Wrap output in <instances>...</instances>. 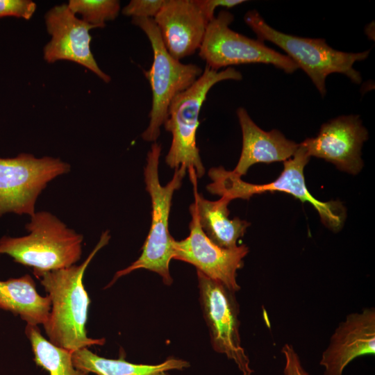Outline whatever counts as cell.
Instances as JSON below:
<instances>
[{"instance_id": "obj_24", "label": "cell", "mask_w": 375, "mask_h": 375, "mask_svg": "<svg viewBox=\"0 0 375 375\" xmlns=\"http://www.w3.org/2000/svg\"><path fill=\"white\" fill-rule=\"evenodd\" d=\"M281 352L285 358L284 375H310L303 367L300 358L290 344L282 347Z\"/></svg>"}, {"instance_id": "obj_21", "label": "cell", "mask_w": 375, "mask_h": 375, "mask_svg": "<svg viewBox=\"0 0 375 375\" xmlns=\"http://www.w3.org/2000/svg\"><path fill=\"white\" fill-rule=\"evenodd\" d=\"M67 6L75 15H81L84 22L103 28L108 21L114 20L120 11L117 0H69Z\"/></svg>"}, {"instance_id": "obj_14", "label": "cell", "mask_w": 375, "mask_h": 375, "mask_svg": "<svg viewBox=\"0 0 375 375\" xmlns=\"http://www.w3.org/2000/svg\"><path fill=\"white\" fill-rule=\"evenodd\" d=\"M375 354V310L365 308L348 315L331 337L323 351L320 365L324 375H342L354 359Z\"/></svg>"}, {"instance_id": "obj_18", "label": "cell", "mask_w": 375, "mask_h": 375, "mask_svg": "<svg viewBox=\"0 0 375 375\" xmlns=\"http://www.w3.org/2000/svg\"><path fill=\"white\" fill-rule=\"evenodd\" d=\"M0 309L18 315L26 324L44 325L51 310L48 295L41 296L29 274L0 281Z\"/></svg>"}, {"instance_id": "obj_22", "label": "cell", "mask_w": 375, "mask_h": 375, "mask_svg": "<svg viewBox=\"0 0 375 375\" xmlns=\"http://www.w3.org/2000/svg\"><path fill=\"white\" fill-rule=\"evenodd\" d=\"M36 8V3L31 0H0V18L15 17L29 20Z\"/></svg>"}, {"instance_id": "obj_20", "label": "cell", "mask_w": 375, "mask_h": 375, "mask_svg": "<svg viewBox=\"0 0 375 375\" xmlns=\"http://www.w3.org/2000/svg\"><path fill=\"white\" fill-rule=\"evenodd\" d=\"M25 334L34 355V361L49 375H88L76 369L72 361L73 352L47 340L37 325L26 324Z\"/></svg>"}, {"instance_id": "obj_5", "label": "cell", "mask_w": 375, "mask_h": 375, "mask_svg": "<svg viewBox=\"0 0 375 375\" xmlns=\"http://www.w3.org/2000/svg\"><path fill=\"white\" fill-rule=\"evenodd\" d=\"M242 78V74L233 67L217 71L206 66L195 82L175 97L163 124L165 129L172 136L165 158L168 166L176 169L185 165L188 171L194 170L197 178L203 176L205 168L196 141L201 106L214 85L223 81Z\"/></svg>"}, {"instance_id": "obj_19", "label": "cell", "mask_w": 375, "mask_h": 375, "mask_svg": "<svg viewBox=\"0 0 375 375\" xmlns=\"http://www.w3.org/2000/svg\"><path fill=\"white\" fill-rule=\"evenodd\" d=\"M72 361L76 369L96 375H169V371L183 370L190 366L188 361L178 358L156 365L135 364L121 358L101 357L88 348L73 352Z\"/></svg>"}, {"instance_id": "obj_16", "label": "cell", "mask_w": 375, "mask_h": 375, "mask_svg": "<svg viewBox=\"0 0 375 375\" xmlns=\"http://www.w3.org/2000/svg\"><path fill=\"white\" fill-rule=\"evenodd\" d=\"M237 116L242 133V148L232 172L238 176L245 175L256 163L285 161L297 151L299 144L288 140L278 130L263 131L253 122L245 108H238Z\"/></svg>"}, {"instance_id": "obj_10", "label": "cell", "mask_w": 375, "mask_h": 375, "mask_svg": "<svg viewBox=\"0 0 375 375\" xmlns=\"http://www.w3.org/2000/svg\"><path fill=\"white\" fill-rule=\"evenodd\" d=\"M199 302L213 349L233 360L242 375L253 370L241 346L239 306L234 292L197 271Z\"/></svg>"}, {"instance_id": "obj_15", "label": "cell", "mask_w": 375, "mask_h": 375, "mask_svg": "<svg viewBox=\"0 0 375 375\" xmlns=\"http://www.w3.org/2000/svg\"><path fill=\"white\" fill-rule=\"evenodd\" d=\"M153 20L167 50L178 60L199 50L208 24L194 0H164Z\"/></svg>"}, {"instance_id": "obj_6", "label": "cell", "mask_w": 375, "mask_h": 375, "mask_svg": "<svg viewBox=\"0 0 375 375\" xmlns=\"http://www.w3.org/2000/svg\"><path fill=\"white\" fill-rule=\"evenodd\" d=\"M310 158L299 144L293 158L284 161L280 176L271 183L260 185L246 183L232 171L222 167L212 168L208 172L212 183L207 189L210 193L226 197L230 201L235 199H248L253 194L266 192H285L302 202H309L318 212L322 222L333 231H338L345 219V209L338 201H320L308 191L303 169Z\"/></svg>"}, {"instance_id": "obj_4", "label": "cell", "mask_w": 375, "mask_h": 375, "mask_svg": "<svg viewBox=\"0 0 375 375\" xmlns=\"http://www.w3.org/2000/svg\"><path fill=\"white\" fill-rule=\"evenodd\" d=\"M244 20L258 40L271 42L282 49L306 73L322 97L326 93V78L332 73H341L355 83H361V75L353 65L366 59L369 50L343 52L333 49L322 38H301L282 33L267 24L256 10L247 12Z\"/></svg>"}, {"instance_id": "obj_17", "label": "cell", "mask_w": 375, "mask_h": 375, "mask_svg": "<svg viewBox=\"0 0 375 375\" xmlns=\"http://www.w3.org/2000/svg\"><path fill=\"white\" fill-rule=\"evenodd\" d=\"M194 187V204L199 225L206 236L217 246L224 249L238 247L249 223L238 217L228 218L230 201L221 197L217 201H208L197 192V177L194 170H189Z\"/></svg>"}, {"instance_id": "obj_9", "label": "cell", "mask_w": 375, "mask_h": 375, "mask_svg": "<svg viewBox=\"0 0 375 375\" xmlns=\"http://www.w3.org/2000/svg\"><path fill=\"white\" fill-rule=\"evenodd\" d=\"M233 20L232 13L222 10L208 23L199 49V55L208 67L218 71L231 65L263 63L289 74L299 68L288 56L269 48L263 42L231 29Z\"/></svg>"}, {"instance_id": "obj_3", "label": "cell", "mask_w": 375, "mask_h": 375, "mask_svg": "<svg viewBox=\"0 0 375 375\" xmlns=\"http://www.w3.org/2000/svg\"><path fill=\"white\" fill-rule=\"evenodd\" d=\"M160 153L161 146L156 142H153L147 153L144 170L146 190L151 197L152 211L151 228L142 253L129 266L117 271L108 287L118 278L140 269L157 273L167 285H170L173 282L169 272V262L174 256V239L169 232V217L173 194L181 186L188 170L185 165L175 169L172 180L162 186L158 176Z\"/></svg>"}, {"instance_id": "obj_25", "label": "cell", "mask_w": 375, "mask_h": 375, "mask_svg": "<svg viewBox=\"0 0 375 375\" xmlns=\"http://www.w3.org/2000/svg\"><path fill=\"white\" fill-rule=\"evenodd\" d=\"M194 1L208 23L215 17L214 14L217 7L231 8L245 2L244 0H194Z\"/></svg>"}, {"instance_id": "obj_8", "label": "cell", "mask_w": 375, "mask_h": 375, "mask_svg": "<svg viewBox=\"0 0 375 375\" xmlns=\"http://www.w3.org/2000/svg\"><path fill=\"white\" fill-rule=\"evenodd\" d=\"M69 171L70 165L58 158L27 153L0 157V217L7 212L32 216L47 184Z\"/></svg>"}, {"instance_id": "obj_7", "label": "cell", "mask_w": 375, "mask_h": 375, "mask_svg": "<svg viewBox=\"0 0 375 375\" xmlns=\"http://www.w3.org/2000/svg\"><path fill=\"white\" fill-rule=\"evenodd\" d=\"M132 23L146 34L153 50L151 67L149 70H144L151 88L152 105L149 125L142 138L155 142L160 136V127L167 119L172 100L190 87L203 70L195 64L182 63L169 54L153 19L132 18Z\"/></svg>"}, {"instance_id": "obj_13", "label": "cell", "mask_w": 375, "mask_h": 375, "mask_svg": "<svg viewBox=\"0 0 375 375\" xmlns=\"http://www.w3.org/2000/svg\"><path fill=\"white\" fill-rule=\"evenodd\" d=\"M367 136L358 115H342L324 124L315 138L300 144L308 156L324 159L342 171L356 174L363 165L361 149Z\"/></svg>"}, {"instance_id": "obj_12", "label": "cell", "mask_w": 375, "mask_h": 375, "mask_svg": "<svg viewBox=\"0 0 375 375\" xmlns=\"http://www.w3.org/2000/svg\"><path fill=\"white\" fill-rule=\"evenodd\" d=\"M47 31L51 40L43 49V58L48 63L69 60L88 69L105 83L110 76L99 67L90 49V30L96 27L76 17L67 4L57 5L44 16Z\"/></svg>"}, {"instance_id": "obj_1", "label": "cell", "mask_w": 375, "mask_h": 375, "mask_svg": "<svg viewBox=\"0 0 375 375\" xmlns=\"http://www.w3.org/2000/svg\"><path fill=\"white\" fill-rule=\"evenodd\" d=\"M110 238L109 231L100 239L80 265L33 273L51 299V310L43 325L49 342L72 352L93 345H103L104 338L88 336L86 324L90 299L83 285L85 272L97 252Z\"/></svg>"}, {"instance_id": "obj_23", "label": "cell", "mask_w": 375, "mask_h": 375, "mask_svg": "<svg viewBox=\"0 0 375 375\" xmlns=\"http://www.w3.org/2000/svg\"><path fill=\"white\" fill-rule=\"evenodd\" d=\"M164 0H132L122 9V13L132 18L153 19L160 11Z\"/></svg>"}, {"instance_id": "obj_11", "label": "cell", "mask_w": 375, "mask_h": 375, "mask_svg": "<svg viewBox=\"0 0 375 375\" xmlns=\"http://www.w3.org/2000/svg\"><path fill=\"white\" fill-rule=\"evenodd\" d=\"M192 220L189 235L173 243V259L188 262L207 277L217 281L235 292L240 289L236 281L237 271L242 268L249 248L242 244L233 249L222 248L213 243L201 229L195 204L190 206Z\"/></svg>"}, {"instance_id": "obj_2", "label": "cell", "mask_w": 375, "mask_h": 375, "mask_svg": "<svg viewBox=\"0 0 375 375\" xmlns=\"http://www.w3.org/2000/svg\"><path fill=\"white\" fill-rule=\"evenodd\" d=\"M25 228L26 235L0 239V254L32 267L33 273L66 268L80 260L83 235L51 212H35Z\"/></svg>"}]
</instances>
